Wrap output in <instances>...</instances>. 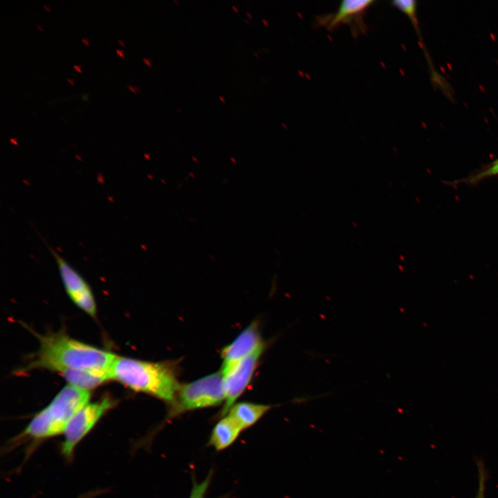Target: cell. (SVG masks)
<instances>
[{"label": "cell", "instance_id": "obj_1", "mask_svg": "<svg viewBox=\"0 0 498 498\" xmlns=\"http://www.w3.org/2000/svg\"><path fill=\"white\" fill-rule=\"evenodd\" d=\"M38 338L39 351L29 365L30 368H44L57 372L66 369L85 370L109 375L117 356L62 332Z\"/></svg>", "mask_w": 498, "mask_h": 498}, {"label": "cell", "instance_id": "obj_2", "mask_svg": "<svg viewBox=\"0 0 498 498\" xmlns=\"http://www.w3.org/2000/svg\"><path fill=\"white\" fill-rule=\"evenodd\" d=\"M110 378L129 389L159 398L170 405L180 386L172 365L116 356Z\"/></svg>", "mask_w": 498, "mask_h": 498}, {"label": "cell", "instance_id": "obj_3", "mask_svg": "<svg viewBox=\"0 0 498 498\" xmlns=\"http://www.w3.org/2000/svg\"><path fill=\"white\" fill-rule=\"evenodd\" d=\"M90 397V391L67 385L33 416L13 443L23 440L35 443L63 434L71 419L88 403Z\"/></svg>", "mask_w": 498, "mask_h": 498}, {"label": "cell", "instance_id": "obj_4", "mask_svg": "<svg viewBox=\"0 0 498 498\" xmlns=\"http://www.w3.org/2000/svg\"><path fill=\"white\" fill-rule=\"evenodd\" d=\"M225 400L223 376L216 372L179 386L171 405L170 416L185 412L216 406Z\"/></svg>", "mask_w": 498, "mask_h": 498}, {"label": "cell", "instance_id": "obj_5", "mask_svg": "<svg viewBox=\"0 0 498 498\" xmlns=\"http://www.w3.org/2000/svg\"><path fill=\"white\" fill-rule=\"evenodd\" d=\"M116 404V400L105 396L96 402L86 404L73 416L63 433L60 445L61 454L66 460L73 459L77 445Z\"/></svg>", "mask_w": 498, "mask_h": 498}, {"label": "cell", "instance_id": "obj_6", "mask_svg": "<svg viewBox=\"0 0 498 498\" xmlns=\"http://www.w3.org/2000/svg\"><path fill=\"white\" fill-rule=\"evenodd\" d=\"M376 3L374 0H344L334 12L317 16V26L333 30L341 24L349 26L354 36L365 33L367 26L365 21L367 10Z\"/></svg>", "mask_w": 498, "mask_h": 498}, {"label": "cell", "instance_id": "obj_7", "mask_svg": "<svg viewBox=\"0 0 498 498\" xmlns=\"http://www.w3.org/2000/svg\"><path fill=\"white\" fill-rule=\"evenodd\" d=\"M66 293L80 308L92 317L96 315V304L92 290L83 277L51 247Z\"/></svg>", "mask_w": 498, "mask_h": 498}, {"label": "cell", "instance_id": "obj_8", "mask_svg": "<svg viewBox=\"0 0 498 498\" xmlns=\"http://www.w3.org/2000/svg\"><path fill=\"white\" fill-rule=\"evenodd\" d=\"M264 349L265 344H263L223 376L225 400L221 412L222 416L227 414L229 409L234 405L235 400L247 387L252 378L259 359Z\"/></svg>", "mask_w": 498, "mask_h": 498}, {"label": "cell", "instance_id": "obj_9", "mask_svg": "<svg viewBox=\"0 0 498 498\" xmlns=\"http://www.w3.org/2000/svg\"><path fill=\"white\" fill-rule=\"evenodd\" d=\"M263 344L264 342H262L258 324L256 322H253L232 342L222 349L221 356L223 362L221 372L223 376Z\"/></svg>", "mask_w": 498, "mask_h": 498}, {"label": "cell", "instance_id": "obj_10", "mask_svg": "<svg viewBox=\"0 0 498 498\" xmlns=\"http://www.w3.org/2000/svg\"><path fill=\"white\" fill-rule=\"evenodd\" d=\"M242 430L228 415L222 416L213 427L208 445L216 451H222L232 445Z\"/></svg>", "mask_w": 498, "mask_h": 498}, {"label": "cell", "instance_id": "obj_11", "mask_svg": "<svg viewBox=\"0 0 498 498\" xmlns=\"http://www.w3.org/2000/svg\"><path fill=\"white\" fill-rule=\"evenodd\" d=\"M272 407L270 405L241 402L232 405L227 415L244 430L257 423Z\"/></svg>", "mask_w": 498, "mask_h": 498}, {"label": "cell", "instance_id": "obj_12", "mask_svg": "<svg viewBox=\"0 0 498 498\" xmlns=\"http://www.w3.org/2000/svg\"><path fill=\"white\" fill-rule=\"evenodd\" d=\"M69 383L68 385L90 391L110 380L107 374L85 370L66 369L59 372Z\"/></svg>", "mask_w": 498, "mask_h": 498}, {"label": "cell", "instance_id": "obj_13", "mask_svg": "<svg viewBox=\"0 0 498 498\" xmlns=\"http://www.w3.org/2000/svg\"><path fill=\"white\" fill-rule=\"evenodd\" d=\"M212 474L213 472L211 470L205 479L200 483H198L195 480V477H192L193 486L188 498H205V495L212 481Z\"/></svg>", "mask_w": 498, "mask_h": 498}, {"label": "cell", "instance_id": "obj_14", "mask_svg": "<svg viewBox=\"0 0 498 498\" xmlns=\"http://www.w3.org/2000/svg\"><path fill=\"white\" fill-rule=\"evenodd\" d=\"M495 176H498V158L484 169L468 178L466 181L470 183H477L485 178Z\"/></svg>", "mask_w": 498, "mask_h": 498}, {"label": "cell", "instance_id": "obj_15", "mask_svg": "<svg viewBox=\"0 0 498 498\" xmlns=\"http://www.w3.org/2000/svg\"><path fill=\"white\" fill-rule=\"evenodd\" d=\"M479 483L475 498H485L486 470L483 465L478 463Z\"/></svg>", "mask_w": 498, "mask_h": 498}, {"label": "cell", "instance_id": "obj_16", "mask_svg": "<svg viewBox=\"0 0 498 498\" xmlns=\"http://www.w3.org/2000/svg\"><path fill=\"white\" fill-rule=\"evenodd\" d=\"M143 62L149 66H151V63L149 59L142 58Z\"/></svg>", "mask_w": 498, "mask_h": 498}, {"label": "cell", "instance_id": "obj_17", "mask_svg": "<svg viewBox=\"0 0 498 498\" xmlns=\"http://www.w3.org/2000/svg\"><path fill=\"white\" fill-rule=\"evenodd\" d=\"M116 53H117L121 57H122V58L124 57V56L123 53H122V50H118V49H116Z\"/></svg>", "mask_w": 498, "mask_h": 498}, {"label": "cell", "instance_id": "obj_18", "mask_svg": "<svg viewBox=\"0 0 498 498\" xmlns=\"http://www.w3.org/2000/svg\"><path fill=\"white\" fill-rule=\"evenodd\" d=\"M80 66H79V65H73L74 68H75L77 71L81 72V70H80Z\"/></svg>", "mask_w": 498, "mask_h": 498}, {"label": "cell", "instance_id": "obj_19", "mask_svg": "<svg viewBox=\"0 0 498 498\" xmlns=\"http://www.w3.org/2000/svg\"><path fill=\"white\" fill-rule=\"evenodd\" d=\"M126 86H127V87L129 88L131 91L136 92V89H134V86L133 87V86H130V85H128V84H127Z\"/></svg>", "mask_w": 498, "mask_h": 498}, {"label": "cell", "instance_id": "obj_20", "mask_svg": "<svg viewBox=\"0 0 498 498\" xmlns=\"http://www.w3.org/2000/svg\"><path fill=\"white\" fill-rule=\"evenodd\" d=\"M81 39H82V41L84 43H85V44L89 45V44H88V42H87V41H86V39H84V38H81Z\"/></svg>", "mask_w": 498, "mask_h": 498}, {"label": "cell", "instance_id": "obj_21", "mask_svg": "<svg viewBox=\"0 0 498 498\" xmlns=\"http://www.w3.org/2000/svg\"><path fill=\"white\" fill-rule=\"evenodd\" d=\"M219 98L220 99L221 101H222V102H225V99H224V98H223V96L219 95Z\"/></svg>", "mask_w": 498, "mask_h": 498}, {"label": "cell", "instance_id": "obj_22", "mask_svg": "<svg viewBox=\"0 0 498 498\" xmlns=\"http://www.w3.org/2000/svg\"><path fill=\"white\" fill-rule=\"evenodd\" d=\"M122 46H124V42L121 39H118V41Z\"/></svg>", "mask_w": 498, "mask_h": 498}, {"label": "cell", "instance_id": "obj_23", "mask_svg": "<svg viewBox=\"0 0 498 498\" xmlns=\"http://www.w3.org/2000/svg\"><path fill=\"white\" fill-rule=\"evenodd\" d=\"M36 26L38 29H39L40 30H42V26L40 25L37 24Z\"/></svg>", "mask_w": 498, "mask_h": 498}, {"label": "cell", "instance_id": "obj_24", "mask_svg": "<svg viewBox=\"0 0 498 498\" xmlns=\"http://www.w3.org/2000/svg\"><path fill=\"white\" fill-rule=\"evenodd\" d=\"M246 15H247L248 16V17H250V19L252 18V15H251V14H250V12H246Z\"/></svg>", "mask_w": 498, "mask_h": 498}, {"label": "cell", "instance_id": "obj_25", "mask_svg": "<svg viewBox=\"0 0 498 498\" xmlns=\"http://www.w3.org/2000/svg\"><path fill=\"white\" fill-rule=\"evenodd\" d=\"M67 81L69 82H70L71 84H73V80H72L71 79H70V78H68V79H67Z\"/></svg>", "mask_w": 498, "mask_h": 498}, {"label": "cell", "instance_id": "obj_26", "mask_svg": "<svg viewBox=\"0 0 498 498\" xmlns=\"http://www.w3.org/2000/svg\"><path fill=\"white\" fill-rule=\"evenodd\" d=\"M232 8H233L236 12H238L237 8H236L234 6H232Z\"/></svg>", "mask_w": 498, "mask_h": 498}, {"label": "cell", "instance_id": "obj_27", "mask_svg": "<svg viewBox=\"0 0 498 498\" xmlns=\"http://www.w3.org/2000/svg\"><path fill=\"white\" fill-rule=\"evenodd\" d=\"M44 7L48 11L49 8L46 5H44Z\"/></svg>", "mask_w": 498, "mask_h": 498}, {"label": "cell", "instance_id": "obj_28", "mask_svg": "<svg viewBox=\"0 0 498 498\" xmlns=\"http://www.w3.org/2000/svg\"><path fill=\"white\" fill-rule=\"evenodd\" d=\"M134 89H136V91H140V89H139V88H138V87H137V86H134Z\"/></svg>", "mask_w": 498, "mask_h": 498}, {"label": "cell", "instance_id": "obj_29", "mask_svg": "<svg viewBox=\"0 0 498 498\" xmlns=\"http://www.w3.org/2000/svg\"><path fill=\"white\" fill-rule=\"evenodd\" d=\"M262 21H263L265 24L267 25V23H266L267 21H265L264 19H262Z\"/></svg>", "mask_w": 498, "mask_h": 498}, {"label": "cell", "instance_id": "obj_30", "mask_svg": "<svg viewBox=\"0 0 498 498\" xmlns=\"http://www.w3.org/2000/svg\"><path fill=\"white\" fill-rule=\"evenodd\" d=\"M253 53H254V55H255V56H256L257 57H258V54H257V53L254 52Z\"/></svg>", "mask_w": 498, "mask_h": 498}, {"label": "cell", "instance_id": "obj_31", "mask_svg": "<svg viewBox=\"0 0 498 498\" xmlns=\"http://www.w3.org/2000/svg\"><path fill=\"white\" fill-rule=\"evenodd\" d=\"M244 21H245L247 24H249V22H248V21L247 19H244Z\"/></svg>", "mask_w": 498, "mask_h": 498}, {"label": "cell", "instance_id": "obj_32", "mask_svg": "<svg viewBox=\"0 0 498 498\" xmlns=\"http://www.w3.org/2000/svg\"><path fill=\"white\" fill-rule=\"evenodd\" d=\"M177 109L178 110L179 112H182L180 109L177 108Z\"/></svg>", "mask_w": 498, "mask_h": 498}, {"label": "cell", "instance_id": "obj_33", "mask_svg": "<svg viewBox=\"0 0 498 498\" xmlns=\"http://www.w3.org/2000/svg\"><path fill=\"white\" fill-rule=\"evenodd\" d=\"M174 1H175L176 3H178V1H176V0H174Z\"/></svg>", "mask_w": 498, "mask_h": 498}]
</instances>
